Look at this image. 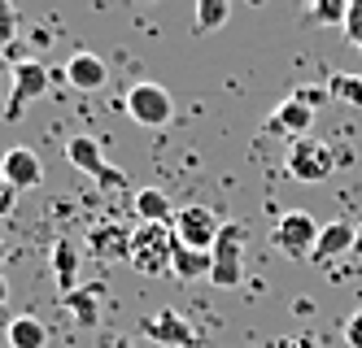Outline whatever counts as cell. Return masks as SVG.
<instances>
[{
    "mask_svg": "<svg viewBox=\"0 0 362 348\" xmlns=\"http://www.w3.org/2000/svg\"><path fill=\"white\" fill-rule=\"evenodd\" d=\"M170 253H175V227L162 222H140L132 231V265L140 275H170Z\"/></svg>",
    "mask_w": 362,
    "mask_h": 348,
    "instance_id": "obj_1",
    "label": "cell"
},
{
    "mask_svg": "<svg viewBox=\"0 0 362 348\" xmlns=\"http://www.w3.org/2000/svg\"><path fill=\"white\" fill-rule=\"evenodd\" d=\"M245 239H249L245 222H223L214 248H210V283L240 287V279H245Z\"/></svg>",
    "mask_w": 362,
    "mask_h": 348,
    "instance_id": "obj_2",
    "label": "cell"
},
{
    "mask_svg": "<svg viewBox=\"0 0 362 348\" xmlns=\"http://www.w3.org/2000/svg\"><path fill=\"white\" fill-rule=\"evenodd\" d=\"M66 162L79 170V174H88L100 192H118V187H127V174H122L118 166H105L100 144H96L92 136H70V140H66Z\"/></svg>",
    "mask_w": 362,
    "mask_h": 348,
    "instance_id": "obj_3",
    "label": "cell"
},
{
    "mask_svg": "<svg viewBox=\"0 0 362 348\" xmlns=\"http://www.w3.org/2000/svg\"><path fill=\"white\" fill-rule=\"evenodd\" d=\"M9 74H13V88H9V104H5V122H18V118L48 92V83H53V70H48L44 61H31V57H27V61H18Z\"/></svg>",
    "mask_w": 362,
    "mask_h": 348,
    "instance_id": "obj_4",
    "label": "cell"
},
{
    "mask_svg": "<svg viewBox=\"0 0 362 348\" xmlns=\"http://www.w3.org/2000/svg\"><path fill=\"white\" fill-rule=\"evenodd\" d=\"M319 222L310 218V213L293 209V213H284V218L275 222L271 231V244L284 253V257H293V261H305V257H315V244H319Z\"/></svg>",
    "mask_w": 362,
    "mask_h": 348,
    "instance_id": "obj_5",
    "label": "cell"
},
{
    "mask_svg": "<svg viewBox=\"0 0 362 348\" xmlns=\"http://www.w3.org/2000/svg\"><path fill=\"white\" fill-rule=\"evenodd\" d=\"M284 170H288L297 183H323V179L336 170V157H332V148H327L323 140L301 136V140H293V144H288Z\"/></svg>",
    "mask_w": 362,
    "mask_h": 348,
    "instance_id": "obj_6",
    "label": "cell"
},
{
    "mask_svg": "<svg viewBox=\"0 0 362 348\" xmlns=\"http://www.w3.org/2000/svg\"><path fill=\"white\" fill-rule=\"evenodd\" d=\"M175 239L179 244H188V248H201V253H210L214 248V239L223 231L218 222V213L210 205H184V209H175Z\"/></svg>",
    "mask_w": 362,
    "mask_h": 348,
    "instance_id": "obj_7",
    "label": "cell"
},
{
    "mask_svg": "<svg viewBox=\"0 0 362 348\" xmlns=\"http://www.w3.org/2000/svg\"><path fill=\"white\" fill-rule=\"evenodd\" d=\"M127 114H132L140 126L158 131V126H166V122L175 118V100H170V92L158 88V83H136L132 92H127Z\"/></svg>",
    "mask_w": 362,
    "mask_h": 348,
    "instance_id": "obj_8",
    "label": "cell"
},
{
    "mask_svg": "<svg viewBox=\"0 0 362 348\" xmlns=\"http://www.w3.org/2000/svg\"><path fill=\"white\" fill-rule=\"evenodd\" d=\"M140 331L153 340V344H162V348H197V331H192V323L179 309H153L144 323H140Z\"/></svg>",
    "mask_w": 362,
    "mask_h": 348,
    "instance_id": "obj_9",
    "label": "cell"
},
{
    "mask_svg": "<svg viewBox=\"0 0 362 348\" xmlns=\"http://www.w3.org/2000/svg\"><path fill=\"white\" fill-rule=\"evenodd\" d=\"M310 122H315V104H305L301 96H288V100H279L271 118H267V131H279V136H288V140H301Z\"/></svg>",
    "mask_w": 362,
    "mask_h": 348,
    "instance_id": "obj_10",
    "label": "cell"
},
{
    "mask_svg": "<svg viewBox=\"0 0 362 348\" xmlns=\"http://www.w3.org/2000/svg\"><path fill=\"white\" fill-rule=\"evenodd\" d=\"M66 83L70 88H79V92H100L110 83V66L96 57V52H70V61H66Z\"/></svg>",
    "mask_w": 362,
    "mask_h": 348,
    "instance_id": "obj_11",
    "label": "cell"
},
{
    "mask_svg": "<svg viewBox=\"0 0 362 348\" xmlns=\"http://www.w3.org/2000/svg\"><path fill=\"white\" fill-rule=\"evenodd\" d=\"M0 174H5L18 192H31V187L44 183V166H40V157L31 148H9L0 157Z\"/></svg>",
    "mask_w": 362,
    "mask_h": 348,
    "instance_id": "obj_12",
    "label": "cell"
},
{
    "mask_svg": "<svg viewBox=\"0 0 362 348\" xmlns=\"http://www.w3.org/2000/svg\"><path fill=\"white\" fill-rule=\"evenodd\" d=\"M88 244H92V257H100V261H132V231L118 227V222L92 227Z\"/></svg>",
    "mask_w": 362,
    "mask_h": 348,
    "instance_id": "obj_13",
    "label": "cell"
},
{
    "mask_svg": "<svg viewBox=\"0 0 362 348\" xmlns=\"http://www.w3.org/2000/svg\"><path fill=\"white\" fill-rule=\"evenodd\" d=\"M62 305L70 309V318L79 327H96L100 323V305H105V287H100V283H79L74 292L62 296Z\"/></svg>",
    "mask_w": 362,
    "mask_h": 348,
    "instance_id": "obj_14",
    "label": "cell"
},
{
    "mask_svg": "<svg viewBox=\"0 0 362 348\" xmlns=\"http://www.w3.org/2000/svg\"><path fill=\"white\" fill-rule=\"evenodd\" d=\"M354 239H358V227L345 222V218H336L319 231V244H315V257L310 261H336V257H345L354 253Z\"/></svg>",
    "mask_w": 362,
    "mask_h": 348,
    "instance_id": "obj_15",
    "label": "cell"
},
{
    "mask_svg": "<svg viewBox=\"0 0 362 348\" xmlns=\"http://www.w3.org/2000/svg\"><path fill=\"white\" fill-rule=\"evenodd\" d=\"M53 275H57V292L79 287V244H70V239H57L53 244Z\"/></svg>",
    "mask_w": 362,
    "mask_h": 348,
    "instance_id": "obj_16",
    "label": "cell"
},
{
    "mask_svg": "<svg viewBox=\"0 0 362 348\" xmlns=\"http://www.w3.org/2000/svg\"><path fill=\"white\" fill-rule=\"evenodd\" d=\"M170 275L175 279H210V253H201V248H188V244H179L175 239V253H170Z\"/></svg>",
    "mask_w": 362,
    "mask_h": 348,
    "instance_id": "obj_17",
    "label": "cell"
},
{
    "mask_svg": "<svg viewBox=\"0 0 362 348\" xmlns=\"http://www.w3.org/2000/svg\"><path fill=\"white\" fill-rule=\"evenodd\" d=\"M136 218L140 222H162V227H170L175 222V205L166 200V192H158V187H144V192H136Z\"/></svg>",
    "mask_w": 362,
    "mask_h": 348,
    "instance_id": "obj_18",
    "label": "cell"
},
{
    "mask_svg": "<svg viewBox=\"0 0 362 348\" xmlns=\"http://www.w3.org/2000/svg\"><path fill=\"white\" fill-rule=\"evenodd\" d=\"M9 335V348H48V327L40 323V318H13V327L5 331Z\"/></svg>",
    "mask_w": 362,
    "mask_h": 348,
    "instance_id": "obj_19",
    "label": "cell"
},
{
    "mask_svg": "<svg viewBox=\"0 0 362 348\" xmlns=\"http://www.w3.org/2000/svg\"><path fill=\"white\" fill-rule=\"evenodd\" d=\"M227 13H231V0H197L192 31H197V35H210V31H218V26L227 22Z\"/></svg>",
    "mask_w": 362,
    "mask_h": 348,
    "instance_id": "obj_20",
    "label": "cell"
},
{
    "mask_svg": "<svg viewBox=\"0 0 362 348\" xmlns=\"http://www.w3.org/2000/svg\"><path fill=\"white\" fill-rule=\"evenodd\" d=\"M327 96L341 100V104H354V109H362V74H327Z\"/></svg>",
    "mask_w": 362,
    "mask_h": 348,
    "instance_id": "obj_21",
    "label": "cell"
},
{
    "mask_svg": "<svg viewBox=\"0 0 362 348\" xmlns=\"http://www.w3.org/2000/svg\"><path fill=\"white\" fill-rule=\"evenodd\" d=\"M310 13H315L323 26H345V13H349V0H319V5L315 9H310Z\"/></svg>",
    "mask_w": 362,
    "mask_h": 348,
    "instance_id": "obj_22",
    "label": "cell"
},
{
    "mask_svg": "<svg viewBox=\"0 0 362 348\" xmlns=\"http://www.w3.org/2000/svg\"><path fill=\"white\" fill-rule=\"evenodd\" d=\"M18 40V9L13 0H0V48Z\"/></svg>",
    "mask_w": 362,
    "mask_h": 348,
    "instance_id": "obj_23",
    "label": "cell"
},
{
    "mask_svg": "<svg viewBox=\"0 0 362 348\" xmlns=\"http://www.w3.org/2000/svg\"><path fill=\"white\" fill-rule=\"evenodd\" d=\"M345 40L362 52V0H349V13H345Z\"/></svg>",
    "mask_w": 362,
    "mask_h": 348,
    "instance_id": "obj_24",
    "label": "cell"
},
{
    "mask_svg": "<svg viewBox=\"0 0 362 348\" xmlns=\"http://www.w3.org/2000/svg\"><path fill=\"white\" fill-rule=\"evenodd\" d=\"M13 209H18V187H13L5 174H0V218H9Z\"/></svg>",
    "mask_w": 362,
    "mask_h": 348,
    "instance_id": "obj_25",
    "label": "cell"
},
{
    "mask_svg": "<svg viewBox=\"0 0 362 348\" xmlns=\"http://www.w3.org/2000/svg\"><path fill=\"white\" fill-rule=\"evenodd\" d=\"M345 344L349 348H362V305L345 318Z\"/></svg>",
    "mask_w": 362,
    "mask_h": 348,
    "instance_id": "obj_26",
    "label": "cell"
},
{
    "mask_svg": "<svg viewBox=\"0 0 362 348\" xmlns=\"http://www.w3.org/2000/svg\"><path fill=\"white\" fill-rule=\"evenodd\" d=\"M293 96H301L305 104H323V100H327V88H297Z\"/></svg>",
    "mask_w": 362,
    "mask_h": 348,
    "instance_id": "obj_27",
    "label": "cell"
},
{
    "mask_svg": "<svg viewBox=\"0 0 362 348\" xmlns=\"http://www.w3.org/2000/svg\"><path fill=\"white\" fill-rule=\"evenodd\" d=\"M5 305H9V279L0 275V309H5Z\"/></svg>",
    "mask_w": 362,
    "mask_h": 348,
    "instance_id": "obj_28",
    "label": "cell"
},
{
    "mask_svg": "<svg viewBox=\"0 0 362 348\" xmlns=\"http://www.w3.org/2000/svg\"><path fill=\"white\" fill-rule=\"evenodd\" d=\"M284 348H315V340H310V335H301V340H288Z\"/></svg>",
    "mask_w": 362,
    "mask_h": 348,
    "instance_id": "obj_29",
    "label": "cell"
},
{
    "mask_svg": "<svg viewBox=\"0 0 362 348\" xmlns=\"http://www.w3.org/2000/svg\"><path fill=\"white\" fill-rule=\"evenodd\" d=\"M9 327H13V318H9L5 309H0V331H9Z\"/></svg>",
    "mask_w": 362,
    "mask_h": 348,
    "instance_id": "obj_30",
    "label": "cell"
},
{
    "mask_svg": "<svg viewBox=\"0 0 362 348\" xmlns=\"http://www.w3.org/2000/svg\"><path fill=\"white\" fill-rule=\"evenodd\" d=\"M354 253L362 257V222H358V239H354Z\"/></svg>",
    "mask_w": 362,
    "mask_h": 348,
    "instance_id": "obj_31",
    "label": "cell"
},
{
    "mask_svg": "<svg viewBox=\"0 0 362 348\" xmlns=\"http://www.w3.org/2000/svg\"><path fill=\"white\" fill-rule=\"evenodd\" d=\"M110 348H132V340H114V344H110Z\"/></svg>",
    "mask_w": 362,
    "mask_h": 348,
    "instance_id": "obj_32",
    "label": "cell"
},
{
    "mask_svg": "<svg viewBox=\"0 0 362 348\" xmlns=\"http://www.w3.org/2000/svg\"><path fill=\"white\" fill-rule=\"evenodd\" d=\"M5 253H9V244H5V235H0V261H5Z\"/></svg>",
    "mask_w": 362,
    "mask_h": 348,
    "instance_id": "obj_33",
    "label": "cell"
},
{
    "mask_svg": "<svg viewBox=\"0 0 362 348\" xmlns=\"http://www.w3.org/2000/svg\"><path fill=\"white\" fill-rule=\"evenodd\" d=\"M0 70H9V61H5V48H0Z\"/></svg>",
    "mask_w": 362,
    "mask_h": 348,
    "instance_id": "obj_34",
    "label": "cell"
},
{
    "mask_svg": "<svg viewBox=\"0 0 362 348\" xmlns=\"http://www.w3.org/2000/svg\"><path fill=\"white\" fill-rule=\"evenodd\" d=\"M305 5H310V9H315V5H319V0H305Z\"/></svg>",
    "mask_w": 362,
    "mask_h": 348,
    "instance_id": "obj_35",
    "label": "cell"
},
{
    "mask_svg": "<svg viewBox=\"0 0 362 348\" xmlns=\"http://www.w3.org/2000/svg\"><path fill=\"white\" fill-rule=\"evenodd\" d=\"M144 5H153V0H144Z\"/></svg>",
    "mask_w": 362,
    "mask_h": 348,
    "instance_id": "obj_36",
    "label": "cell"
}]
</instances>
